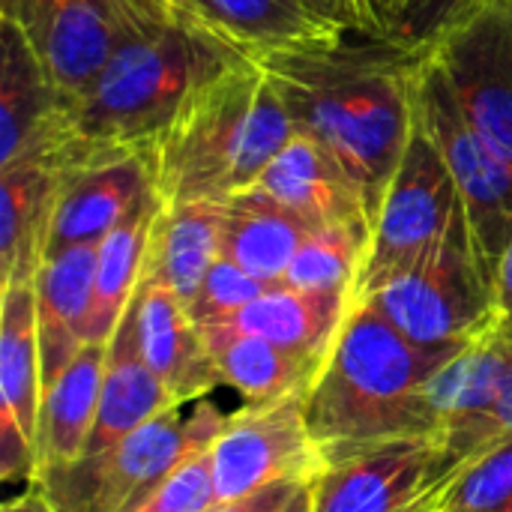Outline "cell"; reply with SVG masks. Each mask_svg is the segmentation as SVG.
I'll list each match as a JSON object with an SVG mask.
<instances>
[{
    "mask_svg": "<svg viewBox=\"0 0 512 512\" xmlns=\"http://www.w3.org/2000/svg\"><path fill=\"white\" fill-rule=\"evenodd\" d=\"M252 60L279 93L294 132L318 141L354 177L375 225L417 126L423 48L342 36Z\"/></svg>",
    "mask_w": 512,
    "mask_h": 512,
    "instance_id": "obj_1",
    "label": "cell"
},
{
    "mask_svg": "<svg viewBox=\"0 0 512 512\" xmlns=\"http://www.w3.org/2000/svg\"><path fill=\"white\" fill-rule=\"evenodd\" d=\"M243 60L249 57L207 24L168 15L120 45L69 105L66 141L51 168L78 174L150 153L186 99Z\"/></svg>",
    "mask_w": 512,
    "mask_h": 512,
    "instance_id": "obj_2",
    "label": "cell"
},
{
    "mask_svg": "<svg viewBox=\"0 0 512 512\" xmlns=\"http://www.w3.org/2000/svg\"><path fill=\"white\" fill-rule=\"evenodd\" d=\"M456 351L423 348L366 300H354L306 393V420L324 456L384 441L435 438L438 420L426 387Z\"/></svg>",
    "mask_w": 512,
    "mask_h": 512,
    "instance_id": "obj_3",
    "label": "cell"
},
{
    "mask_svg": "<svg viewBox=\"0 0 512 512\" xmlns=\"http://www.w3.org/2000/svg\"><path fill=\"white\" fill-rule=\"evenodd\" d=\"M294 123L264 69L249 57L201 90L159 135L153 153L162 204H225L249 192L282 147Z\"/></svg>",
    "mask_w": 512,
    "mask_h": 512,
    "instance_id": "obj_4",
    "label": "cell"
},
{
    "mask_svg": "<svg viewBox=\"0 0 512 512\" xmlns=\"http://www.w3.org/2000/svg\"><path fill=\"white\" fill-rule=\"evenodd\" d=\"M225 423L228 414L201 399L192 417H180V408L165 411L111 450L42 471L27 486H36L54 512H138L192 450L219 438Z\"/></svg>",
    "mask_w": 512,
    "mask_h": 512,
    "instance_id": "obj_5",
    "label": "cell"
},
{
    "mask_svg": "<svg viewBox=\"0 0 512 512\" xmlns=\"http://www.w3.org/2000/svg\"><path fill=\"white\" fill-rule=\"evenodd\" d=\"M402 336L423 348H462L495 312V291L480 267L468 222L450 231L417 267L363 297Z\"/></svg>",
    "mask_w": 512,
    "mask_h": 512,
    "instance_id": "obj_6",
    "label": "cell"
},
{
    "mask_svg": "<svg viewBox=\"0 0 512 512\" xmlns=\"http://www.w3.org/2000/svg\"><path fill=\"white\" fill-rule=\"evenodd\" d=\"M462 222L468 219L456 180L438 144L417 120L405 159L375 216L372 240L357 279V300L417 267Z\"/></svg>",
    "mask_w": 512,
    "mask_h": 512,
    "instance_id": "obj_7",
    "label": "cell"
},
{
    "mask_svg": "<svg viewBox=\"0 0 512 512\" xmlns=\"http://www.w3.org/2000/svg\"><path fill=\"white\" fill-rule=\"evenodd\" d=\"M417 120L456 180L474 252L495 291V273L512 240V165L468 123L426 51L417 84Z\"/></svg>",
    "mask_w": 512,
    "mask_h": 512,
    "instance_id": "obj_8",
    "label": "cell"
},
{
    "mask_svg": "<svg viewBox=\"0 0 512 512\" xmlns=\"http://www.w3.org/2000/svg\"><path fill=\"white\" fill-rule=\"evenodd\" d=\"M174 15L144 0H0L57 90L72 105L105 69L120 45Z\"/></svg>",
    "mask_w": 512,
    "mask_h": 512,
    "instance_id": "obj_9",
    "label": "cell"
},
{
    "mask_svg": "<svg viewBox=\"0 0 512 512\" xmlns=\"http://www.w3.org/2000/svg\"><path fill=\"white\" fill-rule=\"evenodd\" d=\"M468 123L512 165V0H483L426 48Z\"/></svg>",
    "mask_w": 512,
    "mask_h": 512,
    "instance_id": "obj_10",
    "label": "cell"
},
{
    "mask_svg": "<svg viewBox=\"0 0 512 512\" xmlns=\"http://www.w3.org/2000/svg\"><path fill=\"white\" fill-rule=\"evenodd\" d=\"M306 393L246 402L228 414L210 450L219 501H237L285 480H315L324 471V450L306 420Z\"/></svg>",
    "mask_w": 512,
    "mask_h": 512,
    "instance_id": "obj_11",
    "label": "cell"
},
{
    "mask_svg": "<svg viewBox=\"0 0 512 512\" xmlns=\"http://www.w3.org/2000/svg\"><path fill=\"white\" fill-rule=\"evenodd\" d=\"M453 474L435 438L330 453L315 480L312 512H405Z\"/></svg>",
    "mask_w": 512,
    "mask_h": 512,
    "instance_id": "obj_12",
    "label": "cell"
},
{
    "mask_svg": "<svg viewBox=\"0 0 512 512\" xmlns=\"http://www.w3.org/2000/svg\"><path fill=\"white\" fill-rule=\"evenodd\" d=\"M42 408V360L33 282L0 288V474L33 483Z\"/></svg>",
    "mask_w": 512,
    "mask_h": 512,
    "instance_id": "obj_13",
    "label": "cell"
},
{
    "mask_svg": "<svg viewBox=\"0 0 512 512\" xmlns=\"http://www.w3.org/2000/svg\"><path fill=\"white\" fill-rule=\"evenodd\" d=\"M69 102L24 33L0 18V168L51 165L66 141Z\"/></svg>",
    "mask_w": 512,
    "mask_h": 512,
    "instance_id": "obj_14",
    "label": "cell"
},
{
    "mask_svg": "<svg viewBox=\"0 0 512 512\" xmlns=\"http://www.w3.org/2000/svg\"><path fill=\"white\" fill-rule=\"evenodd\" d=\"M129 309L135 318L138 351L177 408L201 402L222 387L204 330L168 285L144 276Z\"/></svg>",
    "mask_w": 512,
    "mask_h": 512,
    "instance_id": "obj_15",
    "label": "cell"
},
{
    "mask_svg": "<svg viewBox=\"0 0 512 512\" xmlns=\"http://www.w3.org/2000/svg\"><path fill=\"white\" fill-rule=\"evenodd\" d=\"M300 216L312 231L333 225H357L372 231L366 198L354 177L330 150L306 135H294L252 186Z\"/></svg>",
    "mask_w": 512,
    "mask_h": 512,
    "instance_id": "obj_16",
    "label": "cell"
},
{
    "mask_svg": "<svg viewBox=\"0 0 512 512\" xmlns=\"http://www.w3.org/2000/svg\"><path fill=\"white\" fill-rule=\"evenodd\" d=\"M153 192V153H135L99 168L69 174L60 192L48 258L69 246L102 243Z\"/></svg>",
    "mask_w": 512,
    "mask_h": 512,
    "instance_id": "obj_17",
    "label": "cell"
},
{
    "mask_svg": "<svg viewBox=\"0 0 512 512\" xmlns=\"http://www.w3.org/2000/svg\"><path fill=\"white\" fill-rule=\"evenodd\" d=\"M96 258L99 243L69 246L45 258L33 279L42 393L66 372V366L87 345V315L93 300Z\"/></svg>",
    "mask_w": 512,
    "mask_h": 512,
    "instance_id": "obj_18",
    "label": "cell"
},
{
    "mask_svg": "<svg viewBox=\"0 0 512 512\" xmlns=\"http://www.w3.org/2000/svg\"><path fill=\"white\" fill-rule=\"evenodd\" d=\"M66 174L45 162L0 168V288L33 282L48 258Z\"/></svg>",
    "mask_w": 512,
    "mask_h": 512,
    "instance_id": "obj_19",
    "label": "cell"
},
{
    "mask_svg": "<svg viewBox=\"0 0 512 512\" xmlns=\"http://www.w3.org/2000/svg\"><path fill=\"white\" fill-rule=\"evenodd\" d=\"M510 363V324L504 312H495L429 381L426 396L438 420L441 441L450 432L480 420L498 399Z\"/></svg>",
    "mask_w": 512,
    "mask_h": 512,
    "instance_id": "obj_20",
    "label": "cell"
},
{
    "mask_svg": "<svg viewBox=\"0 0 512 512\" xmlns=\"http://www.w3.org/2000/svg\"><path fill=\"white\" fill-rule=\"evenodd\" d=\"M108 366V345H84L66 372L42 393L36 432V474L78 462L96 426ZM33 474V477H36Z\"/></svg>",
    "mask_w": 512,
    "mask_h": 512,
    "instance_id": "obj_21",
    "label": "cell"
},
{
    "mask_svg": "<svg viewBox=\"0 0 512 512\" xmlns=\"http://www.w3.org/2000/svg\"><path fill=\"white\" fill-rule=\"evenodd\" d=\"M351 306L354 294L300 291L279 282L219 327L327 357Z\"/></svg>",
    "mask_w": 512,
    "mask_h": 512,
    "instance_id": "obj_22",
    "label": "cell"
},
{
    "mask_svg": "<svg viewBox=\"0 0 512 512\" xmlns=\"http://www.w3.org/2000/svg\"><path fill=\"white\" fill-rule=\"evenodd\" d=\"M174 408L177 405L171 402V396L165 393V387L159 384V378L150 372V366L144 363V357L138 351L135 318L129 309L108 345L102 399H99L96 426H93L84 456L111 450L114 444H120L141 426H147L153 417L174 411Z\"/></svg>",
    "mask_w": 512,
    "mask_h": 512,
    "instance_id": "obj_23",
    "label": "cell"
},
{
    "mask_svg": "<svg viewBox=\"0 0 512 512\" xmlns=\"http://www.w3.org/2000/svg\"><path fill=\"white\" fill-rule=\"evenodd\" d=\"M159 210H162V198L153 192L99 243L93 300L87 315V345H111L117 327L123 324L144 282L150 237Z\"/></svg>",
    "mask_w": 512,
    "mask_h": 512,
    "instance_id": "obj_24",
    "label": "cell"
},
{
    "mask_svg": "<svg viewBox=\"0 0 512 512\" xmlns=\"http://www.w3.org/2000/svg\"><path fill=\"white\" fill-rule=\"evenodd\" d=\"M225 204H162L147 252V279L168 285L189 309L210 267L222 258Z\"/></svg>",
    "mask_w": 512,
    "mask_h": 512,
    "instance_id": "obj_25",
    "label": "cell"
},
{
    "mask_svg": "<svg viewBox=\"0 0 512 512\" xmlns=\"http://www.w3.org/2000/svg\"><path fill=\"white\" fill-rule=\"evenodd\" d=\"M204 339L219 384L234 387L252 405L273 402L291 393H306L327 360L225 327H207Z\"/></svg>",
    "mask_w": 512,
    "mask_h": 512,
    "instance_id": "obj_26",
    "label": "cell"
},
{
    "mask_svg": "<svg viewBox=\"0 0 512 512\" xmlns=\"http://www.w3.org/2000/svg\"><path fill=\"white\" fill-rule=\"evenodd\" d=\"M204 24L246 57L351 36L318 18L303 0H204Z\"/></svg>",
    "mask_w": 512,
    "mask_h": 512,
    "instance_id": "obj_27",
    "label": "cell"
},
{
    "mask_svg": "<svg viewBox=\"0 0 512 512\" xmlns=\"http://www.w3.org/2000/svg\"><path fill=\"white\" fill-rule=\"evenodd\" d=\"M309 231L312 228L288 207L261 189H249L225 201L222 255L240 264L246 273L279 285L285 282V273Z\"/></svg>",
    "mask_w": 512,
    "mask_h": 512,
    "instance_id": "obj_28",
    "label": "cell"
},
{
    "mask_svg": "<svg viewBox=\"0 0 512 512\" xmlns=\"http://www.w3.org/2000/svg\"><path fill=\"white\" fill-rule=\"evenodd\" d=\"M369 240L372 231L357 225H333V228L309 231L285 273V285L300 291L354 294L357 300V279L366 261Z\"/></svg>",
    "mask_w": 512,
    "mask_h": 512,
    "instance_id": "obj_29",
    "label": "cell"
},
{
    "mask_svg": "<svg viewBox=\"0 0 512 512\" xmlns=\"http://www.w3.org/2000/svg\"><path fill=\"white\" fill-rule=\"evenodd\" d=\"M444 512H512V438L456 471L444 495Z\"/></svg>",
    "mask_w": 512,
    "mask_h": 512,
    "instance_id": "obj_30",
    "label": "cell"
},
{
    "mask_svg": "<svg viewBox=\"0 0 512 512\" xmlns=\"http://www.w3.org/2000/svg\"><path fill=\"white\" fill-rule=\"evenodd\" d=\"M273 285L246 273L240 264H234L231 258H219L210 273L204 276L198 294L189 303V315L192 321L207 330V327H219L228 318H234L240 309H246L252 300H258L264 291H270Z\"/></svg>",
    "mask_w": 512,
    "mask_h": 512,
    "instance_id": "obj_31",
    "label": "cell"
},
{
    "mask_svg": "<svg viewBox=\"0 0 512 512\" xmlns=\"http://www.w3.org/2000/svg\"><path fill=\"white\" fill-rule=\"evenodd\" d=\"M507 324H510V363H507V375H504V384H501V393H498L495 405L480 420H474L465 429L450 432L441 441H435L441 456L456 471L465 462H471L474 456H480L483 450H489L495 444H504V441L512 438V312L507 315Z\"/></svg>",
    "mask_w": 512,
    "mask_h": 512,
    "instance_id": "obj_32",
    "label": "cell"
},
{
    "mask_svg": "<svg viewBox=\"0 0 512 512\" xmlns=\"http://www.w3.org/2000/svg\"><path fill=\"white\" fill-rule=\"evenodd\" d=\"M216 444V441H213ZM213 444H204L192 450L174 474L150 495V501L138 512H210L219 504L216 486H213V468H210V450Z\"/></svg>",
    "mask_w": 512,
    "mask_h": 512,
    "instance_id": "obj_33",
    "label": "cell"
},
{
    "mask_svg": "<svg viewBox=\"0 0 512 512\" xmlns=\"http://www.w3.org/2000/svg\"><path fill=\"white\" fill-rule=\"evenodd\" d=\"M477 3L483 0H408L393 30V39L411 48H426L444 27H450L462 12Z\"/></svg>",
    "mask_w": 512,
    "mask_h": 512,
    "instance_id": "obj_34",
    "label": "cell"
},
{
    "mask_svg": "<svg viewBox=\"0 0 512 512\" xmlns=\"http://www.w3.org/2000/svg\"><path fill=\"white\" fill-rule=\"evenodd\" d=\"M315 480H285L237 501H219L210 512H312Z\"/></svg>",
    "mask_w": 512,
    "mask_h": 512,
    "instance_id": "obj_35",
    "label": "cell"
},
{
    "mask_svg": "<svg viewBox=\"0 0 512 512\" xmlns=\"http://www.w3.org/2000/svg\"><path fill=\"white\" fill-rule=\"evenodd\" d=\"M318 18H324L327 24L351 33V36H372V27H369V18L363 12V3L360 0H303Z\"/></svg>",
    "mask_w": 512,
    "mask_h": 512,
    "instance_id": "obj_36",
    "label": "cell"
},
{
    "mask_svg": "<svg viewBox=\"0 0 512 512\" xmlns=\"http://www.w3.org/2000/svg\"><path fill=\"white\" fill-rule=\"evenodd\" d=\"M363 12L369 18L375 39H393V30L399 24V15L405 9V0H360Z\"/></svg>",
    "mask_w": 512,
    "mask_h": 512,
    "instance_id": "obj_37",
    "label": "cell"
},
{
    "mask_svg": "<svg viewBox=\"0 0 512 512\" xmlns=\"http://www.w3.org/2000/svg\"><path fill=\"white\" fill-rule=\"evenodd\" d=\"M495 306L507 315L512 312V240L495 273Z\"/></svg>",
    "mask_w": 512,
    "mask_h": 512,
    "instance_id": "obj_38",
    "label": "cell"
},
{
    "mask_svg": "<svg viewBox=\"0 0 512 512\" xmlns=\"http://www.w3.org/2000/svg\"><path fill=\"white\" fill-rule=\"evenodd\" d=\"M0 512H54V510H51V504L42 498V492H39L36 486H27L24 492H18L15 498H9Z\"/></svg>",
    "mask_w": 512,
    "mask_h": 512,
    "instance_id": "obj_39",
    "label": "cell"
},
{
    "mask_svg": "<svg viewBox=\"0 0 512 512\" xmlns=\"http://www.w3.org/2000/svg\"><path fill=\"white\" fill-rule=\"evenodd\" d=\"M165 6L177 15H186L204 24V0H165Z\"/></svg>",
    "mask_w": 512,
    "mask_h": 512,
    "instance_id": "obj_40",
    "label": "cell"
},
{
    "mask_svg": "<svg viewBox=\"0 0 512 512\" xmlns=\"http://www.w3.org/2000/svg\"><path fill=\"white\" fill-rule=\"evenodd\" d=\"M144 3H150V6H162V9H168V6H165V0H144Z\"/></svg>",
    "mask_w": 512,
    "mask_h": 512,
    "instance_id": "obj_41",
    "label": "cell"
},
{
    "mask_svg": "<svg viewBox=\"0 0 512 512\" xmlns=\"http://www.w3.org/2000/svg\"><path fill=\"white\" fill-rule=\"evenodd\" d=\"M405 3H408V0H405Z\"/></svg>",
    "mask_w": 512,
    "mask_h": 512,
    "instance_id": "obj_42",
    "label": "cell"
}]
</instances>
